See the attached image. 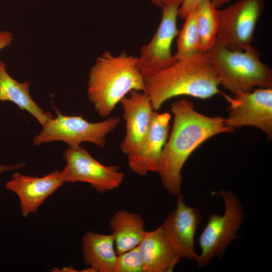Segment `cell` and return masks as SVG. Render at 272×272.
<instances>
[{
  "instance_id": "44dd1931",
  "label": "cell",
  "mask_w": 272,
  "mask_h": 272,
  "mask_svg": "<svg viewBox=\"0 0 272 272\" xmlns=\"http://www.w3.org/2000/svg\"><path fill=\"white\" fill-rule=\"evenodd\" d=\"M113 272H145L139 245L117 255Z\"/></svg>"
},
{
  "instance_id": "7a4b0ae2",
  "label": "cell",
  "mask_w": 272,
  "mask_h": 272,
  "mask_svg": "<svg viewBox=\"0 0 272 272\" xmlns=\"http://www.w3.org/2000/svg\"><path fill=\"white\" fill-rule=\"evenodd\" d=\"M144 83L155 111L173 97L186 95L205 99L220 93L219 80L202 52L177 59L171 65L144 77Z\"/></svg>"
},
{
  "instance_id": "ba28073f",
  "label": "cell",
  "mask_w": 272,
  "mask_h": 272,
  "mask_svg": "<svg viewBox=\"0 0 272 272\" xmlns=\"http://www.w3.org/2000/svg\"><path fill=\"white\" fill-rule=\"evenodd\" d=\"M183 0H160L162 17L150 42L140 48L137 66L144 77L167 67L177 60L171 53V45L178 35L177 19Z\"/></svg>"
},
{
  "instance_id": "3957f363",
  "label": "cell",
  "mask_w": 272,
  "mask_h": 272,
  "mask_svg": "<svg viewBox=\"0 0 272 272\" xmlns=\"http://www.w3.org/2000/svg\"><path fill=\"white\" fill-rule=\"evenodd\" d=\"M137 62L138 57L125 52L115 56L106 51L97 58L89 74L87 94L100 116H108L131 91L145 92Z\"/></svg>"
},
{
  "instance_id": "7402d4cb",
  "label": "cell",
  "mask_w": 272,
  "mask_h": 272,
  "mask_svg": "<svg viewBox=\"0 0 272 272\" xmlns=\"http://www.w3.org/2000/svg\"><path fill=\"white\" fill-rule=\"evenodd\" d=\"M202 0H183L180 6L178 17L184 19L188 14ZM218 9L220 6L229 3L231 0H210Z\"/></svg>"
},
{
  "instance_id": "ac0fdd59",
  "label": "cell",
  "mask_w": 272,
  "mask_h": 272,
  "mask_svg": "<svg viewBox=\"0 0 272 272\" xmlns=\"http://www.w3.org/2000/svg\"><path fill=\"white\" fill-rule=\"evenodd\" d=\"M30 83H20L7 72L6 64L0 60V101H10L21 110H25L43 125L53 118L34 102L29 93Z\"/></svg>"
},
{
  "instance_id": "8992f818",
  "label": "cell",
  "mask_w": 272,
  "mask_h": 272,
  "mask_svg": "<svg viewBox=\"0 0 272 272\" xmlns=\"http://www.w3.org/2000/svg\"><path fill=\"white\" fill-rule=\"evenodd\" d=\"M223 198L225 212L223 215L211 213L198 238L201 252L195 259L197 265L203 267L215 257L220 258L237 236L244 214L242 205L232 192L221 190L217 193Z\"/></svg>"
},
{
  "instance_id": "ffe728a7",
  "label": "cell",
  "mask_w": 272,
  "mask_h": 272,
  "mask_svg": "<svg viewBox=\"0 0 272 272\" xmlns=\"http://www.w3.org/2000/svg\"><path fill=\"white\" fill-rule=\"evenodd\" d=\"M184 19L185 22L177 35V52L175 54L177 59L190 57L202 52L197 25L196 6Z\"/></svg>"
},
{
  "instance_id": "4fadbf2b",
  "label": "cell",
  "mask_w": 272,
  "mask_h": 272,
  "mask_svg": "<svg viewBox=\"0 0 272 272\" xmlns=\"http://www.w3.org/2000/svg\"><path fill=\"white\" fill-rule=\"evenodd\" d=\"M176 205L173 210L160 226L176 248L181 258L195 259V232L201 221L198 210L187 206L183 195H177Z\"/></svg>"
},
{
  "instance_id": "e0dca14e",
  "label": "cell",
  "mask_w": 272,
  "mask_h": 272,
  "mask_svg": "<svg viewBox=\"0 0 272 272\" xmlns=\"http://www.w3.org/2000/svg\"><path fill=\"white\" fill-rule=\"evenodd\" d=\"M83 258L86 265L97 272H113L117 258L111 234L87 231L82 238Z\"/></svg>"
},
{
  "instance_id": "8fae6325",
  "label": "cell",
  "mask_w": 272,
  "mask_h": 272,
  "mask_svg": "<svg viewBox=\"0 0 272 272\" xmlns=\"http://www.w3.org/2000/svg\"><path fill=\"white\" fill-rule=\"evenodd\" d=\"M171 115L154 111L149 128L141 142L127 155L129 169L134 173L145 176L158 173L163 147L168 139Z\"/></svg>"
},
{
  "instance_id": "7c38bea8",
  "label": "cell",
  "mask_w": 272,
  "mask_h": 272,
  "mask_svg": "<svg viewBox=\"0 0 272 272\" xmlns=\"http://www.w3.org/2000/svg\"><path fill=\"white\" fill-rule=\"evenodd\" d=\"M64 182L61 172L58 170L41 177L15 172L6 183L5 188L17 195L22 215L27 217L35 213L45 200Z\"/></svg>"
},
{
  "instance_id": "2e32d148",
  "label": "cell",
  "mask_w": 272,
  "mask_h": 272,
  "mask_svg": "<svg viewBox=\"0 0 272 272\" xmlns=\"http://www.w3.org/2000/svg\"><path fill=\"white\" fill-rule=\"evenodd\" d=\"M117 255L138 246L146 233L144 221L139 213L119 210L110 220Z\"/></svg>"
},
{
  "instance_id": "cb8c5ba5",
  "label": "cell",
  "mask_w": 272,
  "mask_h": 272,
  "mask_svg": "<svg viewBox=\"0 0 272 272\" xmlns=\"http://www.w3.org/2000/svg\"><path fill=\"white\" fill-rule=\"evenodd\" d=\"M26 164L20 162L14 165H4L0 163V174L8 171L13 170L25 167Z\"/></svg>"
},
{
  "instance_id": "6da1fadb",
  "label": "cell",
  "mask_w": 272,
  "mask_h": 272,
  "mask_svg": "<svg viewBox=\"0 0 272 272\" xmlns=\"http://www.w3.org/2000/svg\"><path fill=\"white\" fill-rule=\"evenodd\" d=\"M171 110L173 126L163 147L158 173L165 189L177 195L181 188L182 169L192 153L211 137L232 132L234 129L227 126L220 116L198 113L194 109L193 103L186 98L173 102Z\"/></svg>"
},
{
  "instance_id": "5b68a950",
  "label": "cell",
  "mask_w": 272,
  "mask_h": 272,
  "mask_svg": "<svg viewBox=\"0 0 272 272\" xmlns=\"http://www.w3.org/2000/svg\"><path fill=\"white\" fill-rule=\"evenodd\" d=\"M55 110L56 116L42 125L41 132L34 138V146L60 141L74 149L83 142H89L104 148L107 135L114 131L121 121L118 116H111L100 122H90L81 116L64 115Z\"/></svg>"
},
{
  "instance_id": "9c48e42d",
  "label": "cell",
  "mask_w": 272,
  "mask_h": 272,
  "mask_svg": "<svg viewBox=\"0 0 272 272\" xmlns=\"http://www.w3.org/2000/svg\"><path fill=\"white\" fill-rule=\"evenodd\" d=\"M63 157L66 165L61 172L65 182H86L104 193L119 187L123 180L124 173L117 166L102 164L81 147L69 148Z\"/></svg>"
},
{
  "instance_id": "d4e9b609",
  "label": "cell",
  "mask_w": 272,
  "mask_h": 272,
  "mask_svg": "<svg viewBox=\"0 0 272 272\" xmlns=\"http://www.w3.org/2000/svg\"><path fill=\"white\" fill-rule=\"evenodd\" d=\"M156 1H157V0H151V2H152V3H154Z\"/></svg>"
},
{
  "instance_id": "277c9868",
  "label": "cell",
  "mask_w": 272,
  "mask_h": 272,
  "mask_svg": "<svg viewBox=\"0 0 272 272\" xmlns=\"http://www.w3.org/2000/svg\"><path fill=\"white\" fill-rule=\"evenodd\" d=\"M220 85L233 95L253 88H271V69L260 59L253 46L247 50H230L217 40L206 52Z\"/></svg>"
},
{
  "instance_id": "d6986e66",
  "label": "cell",
  "mask_w": 272,
  "mask_h": 272,
  "mask_svg": "<svg viewBox=\"0 0 272 272\" xmlns=\"http://www.w3.org/2000/svg\"><path fill=\"white\" fill-rule=\"evenodd\" d=\"M196 10L201 50L206 52L217 39L218 9L210 0H202L196 6Z\"/></svg>"
},
{
  "instance_id": "5bb4252c",
  "label": "cell",
  "mask_w": 272,
  "mask_h": 272,
  "mask_svg": "<svg viewBox=\"0 0 272 272\" xmlns=\"http://www.w3.org/2000/svg\"><path fill=\"white\" fill-rule=\"evenodd\" d=\"M120 102L125 123V134L119 145V149L127 155L147 133L155 110L149 96L145 92L132 91Z\"/></svg>"
},
{
  "instance_id": "30bf717a",
  "label": "cell",
  "mask_w": 272,
  "mask_h": 272,
  "mask_svg": "<svg viewBox=\"0 0 272 272\" xmlns=\"http://www.w3.org/2000/svg\"><path fill=\"white\" fill-rule=\"evenodd\" d=\"M233 98L225 96L231 104L227 126L234 129L252 126L263 131L269 139L272 135V89L260 88L254 91L238 92Z\"/></svg>"
},
{
  "instance_id": "9a60e30c",
  "label": "cell",
  "mask_w": 272,
  "mask_h": 272,
  "mask_svg": "<svg viewBox=\"0 0 272 272\" xmlns=\"http://www.w3.org/2000/svg\"><path fill=\"white\" fill-rule=\"evenodd\" d=\"M145 272H170L181 259L160 226L147 232L139 245Z\"/></svg>"
},
{
  "instance_id": "52a82bcc",
  "label": "cell",
  "mask_w": 272,
  "mask_h": 272,
  "mask_svg": "<svg viewBox=\"0 0 272 272\" xmlns=\"http://www.w3.org/2000/svg\"><path fill=\"white\" fill-rule=\"evenodd\" d=\"M264 9V0H239L217 10L216 40L232 51L251 48L256 25Z\"/></svg>"
},
{
  "instance_id": "603a6c76",
  "label": "cell",
  "mask_w": 272,
  "mask_h": 272,
  "mask_svg": "<svg viewBox=\"0 0 272 272\" xmlns=\"http://www.w3.org/2000/svg\"><path fill=\"white\" fill-rule=\"evenodd\" d=\"M13 40L12 33L8 31H0V51L8 46Z\"/></svg>"
}]
</instances>
